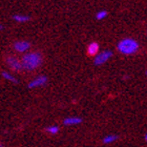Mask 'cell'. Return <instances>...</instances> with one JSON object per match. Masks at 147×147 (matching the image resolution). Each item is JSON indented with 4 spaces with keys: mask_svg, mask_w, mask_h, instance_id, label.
<instances>
[{
    "mask_svg": "<svg viewBox=\"0 0 147 147\" xmlns=\"http://www.w3.org/2000/svg\"><path fill=\"white\" fill-rule=\"evenodd\" d=\"M47 83V77L46 76H39L35 78L34 80H32L31 82L28 83V88H37V87H42V86L46 85Z\"/></svg>",
    "mask_w": 147,
    "mask_h": 147,
    "instance_id": "277c9868",
    "label": "cell"
},
{
    "mask_svg": "<svg viewBox=\"0 0 147 147\" xmlns=\"http://www.w3.org/2000/svg\"><path fill=\"white\" fill-rule=\"evenodd\" d=\"M99 49H100V47H99L98 43L92 42L88 45V47H87V54H88L89 56H92V57H94V56H96L99 53Z\"/></svg>",
    "mask_w": 147,
    "mask_h": 147,
    "instance_id": "ba28073f",
    "label": "cell"
},
{
    "mask_svg": "<svg viewBox=\"0 0 147 147\" xmlns=\"http://www.w3.org/2000/svg\"><path fill=\"white\" fill-rule=\"evenodd\" d=\"M45 130L49 132V135L54 136V135H57L60 129H59V127L57 125H52V126H49V127H46Z\"/></svg>",
    "mask_w": 147,
    "mask_h": 147,
    "instance_id": "8fae6325",
    "label": "cell"
},
{
    "mask_svg": "<svg viewBox=\"0 0 147 147\" xmlns=\"http://www.w3.org/2000/svg\"><path fill=\"white\" fill-rule=\"evenodd\" d=\"M118 138L119 137L117 135H107L103 138V143L104 144H111L113 142H116L118 140Z\"/></svg>",
    "mask_w": 147,
    "mask_h": 147,
    "instance_id": "9c48e42d",
    "label": "cell"
},
{
    "mask_svg": "<svg viewBox=\"0 0 147 147\" xmlns=\"http://www.w3.org/2000/svg\"><path fill=\"white\" fill-rule=\"evenodd\" d=\"M81 123H82V119L79 118V117H68V118H65L64 121H63V124L65 126L78 125V124H81Z\"/></svg>",
    "mask_w": 147,
    "mask_h": 147,
    "instance_id": "52a82bcc",
    "label": "cell"
},
{
    "mask_svg": "<svg viewBox=\"0 0 147 147\" xmlns=\"http://www.w3.org/2000/svg\"><path fill=\"white\" fill-rule=\"evenodd\" d=\"M6 64L9 65V68H12L13 71H21L22 66H21V62L20 60L16 58V57H7L6 58Z\"/></svg>",
    "mask_w": 147,
    "mask_h": 147,
    "instance_id": "5b68a950",
    "label": "cell"
},
{
    "mask_svg": "<svg viewBox=\"0 0 147 147\" xmlns=\"http://www.w3.org/2000/svg\"><path fill=\"white\" fill-rule=\"evenodd\" d=\"M2 77L4 78L5 80H7V81H9V82H13L15 83V84H17V83H19V81L17 79H16L15 77L13 76L12 74H9V71H2Z\"/></svg>",
    "mask_w": 147,
    "mask_h": 147,
    "instance_id": "30bf717a",
    "label": "cell"
},
{
    "mask_svg": "<svg viewBox=\"0 0 147 147\" xmlns=\"http://www.w3.org/2000/svg\"><path fill=\"white\" fill-rule=\"evenodd\" d=\"M0 147H3V145H2V144H0Z\"/></svg>",
    "mask_w": 147,
    "mask_h": 147,
    "instance_id": "2e32d148",
    "label": "cell"
},
{
    "mask_svg": "<svg viewBox=\"0 0 147 147\" xmlns=\"http://www.w3.org/2000/svg\"><path fill=\"white\" fill-rule=\"evenodd\" d=\"M144 139H145V141H146V140H147V135H146V134H145V135H144Z\"/></svg>",
    "mask_w": 147,
    "mask_h": 147,
    "instance_id": "5bb4252c",
    "label": "cell"
},
{
    "mask_svg": "<svg viewBox=\"0 0 147 147\" xmlns=\"http://www.w3.org/2000/svg\"><path fill=\"white\" fill-rule=\"evenodd\" d=\"M111 57H113V52H110V51H103L102 53H98L95 56L94 64L97 65V66H100V65L106 63Z\"/></svg>",
    "mask_w": 147,
    "mask_h": 147,
    "instance_id": "3957f363",
    "label": "cell"
},
{
    "mask_svg": "<svg viewBox=\"0 0 147 147\" xmlns=\"http://www.w3.org/2000/svg\"><path fill=\"white\" fill-rule=\"evenodd\" d=\"M0 30H2V25L0 24Z\"/></svg>",
    "mask_w": 147,
    "mask_h": 147,
    "instance_id": "9a60e30c",
    "label": "cell"
},
{
    "mask_svg": "<svg viewBox=\"0 0 147 147\" xmlns=\"http://www.w3.org/2000/svg\"><path fill=\"white\" fill-rule=\"evenodd\" d=\"M14 20L17 22H26L30 20V17L26 15H15L14 16Z\"/></svg>",
    "mask_w": 147,
    "mask_h": 147,
    "instance_id": "7c38bea8",
    "label": "cell"
},
{
    "mask_svg": "<svg viewBox=\"0 0 147 147\" xmlns=\"http://www.w3.org/2000/svg\"><path fill=\"white\" fill-rule=\"evenodd\" d=\"M31 47V44L28 41H17L14 44V49L18 53H26Z\"/></svg>",
    "mask_w": 147,
    "mask_h": 147,
    "instance_id": "8992f818",
    "label": "cell"
},
{
    "mask_svg": "<svg viewBox=\"0 0 147 147\" xmlns=\"http://www.w3.org/2000/svg\"><path fill=\"white\" fill-rule=\"evenodd\" d=\"M42 56L40 53L37 52H31V53H26L21 59V66L22 69H25V71H35L38 67L41 66L42 64Z\"/></svg>",
    "mask_w": 147,
    "mask_h": 147,
    "instance_id": "6da1fadb",
    "label": "cell"
},
{
    "mask_svg": "<svg viewBox=\"0 0 147 147\" xmlns=\"http://www.w3.org/2000/svg\"><path fill=\"white\" fill-rule=\"evenodd\" d=\"M118 51L123 55H134L139 51V43L135 39L126 38L118 43Z\"/></svg>",
    "mask_w": 147,
    "mask_h": 147,
    "instance_id": "7a4b0ae2",
    "label": "cell"
},
{
    "mask_svg": "<svg viewBox=\"0 0 147 147\" xmlns=\"http://www.w3.org/2000/svg\"><path fill=\"white\" fill-rule=\"evenodd\" d=\"M106 16H107V12L106 11H100V12L97 13L96 18L98 19V20H102V19L106 18Z\"/></svg>",
    "mask_w": 147,
    "mask_h": 147,
    "instance_id": "4fadbf2b",
    "label": "cell"
}]
</instances>
